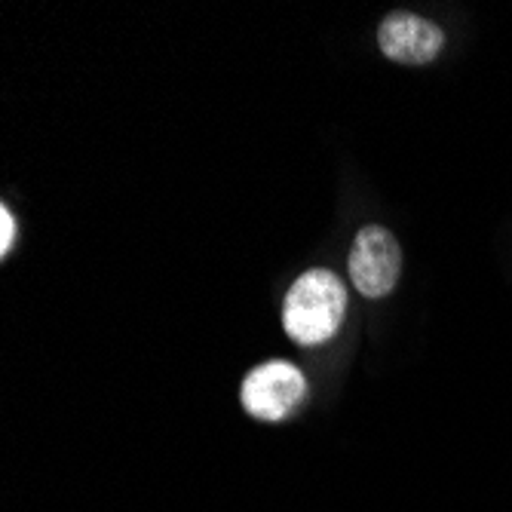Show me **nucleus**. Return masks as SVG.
<instances>
[{
  "mask_svg": "<svg viewBox=\"0 0 512 512\" xmlns=\"http://www.w3.org/2000/svg\"><path fill=\"white\" fill-rule=\"evenodd\" d=\"M347 313V286L332 270H307L295 279V286L283 304L286 335L301 347H316L332 341Z\"/></svg>",
  "mask_w": 512,
  "mask_h": 512,
  "instance_id": "obj_1",
  "label": "nucleus"
},
{
  "mask_svg": "<svg viewBox=\"0 0 512 512\" xmlns=\"http://www.w3.org/2000/svg\"><path fill=\"white\" fill-rule=\"evenodd\" d=\"M304 393H307V381L301 375V368L286 359H270L246 375L240 402L258 421H283L304 399Z\"/></svg>",
  "mask_w": 512,
  "mask_h": 512,
  "instance_id": "obj_2",
  "label": "nucleus"
},
{
  "mask_svg": "<svg viewBox=\"0 0 512 512\" xmlns=\"http://www.w3.org/2000/svg\"><path fill=\"white\" fill-rule=\"evenodd\" d=\"M402 249L387 227H362L350 249V279L365 298H384L396 289Z\"/></svg>",
  "mask_w": 512,
  "mask_h": 512,
  "instance_id": "obj_3",
  "label": "nucleus"
},
{
  "mask_svg": "<svg viewBox=\"0 0 512 512\" xmlns=\"http://www.w3.org/2000/svg\"><path fill=\"white\" fill-rule=\"evenodd\" d=\"M378 43L387 59L399 65H427L442 53L445 34L424 16L393 13L378 28Z\"/></svg>",
  "mask_w": 512,
  "mask_h": 512,
  "instance_id": "obj_4",
  "label": "nucleus"
},
{
  "mask_svg": "<svg viewBox=\"0 0 512 512\" xmlns=\"http://www.w3.org/2000/svg\"><path fill=\"white\" fill-rule=\"evenodd\" d=\"M13 240H16V218L7 206H0V255H10L13 249Z\"/></svg>",
  "mask_w": 512,
  "mask_h": 512,
  "instance_id": "obj_5",
  "label": "nucleus"
}]
</instances>
